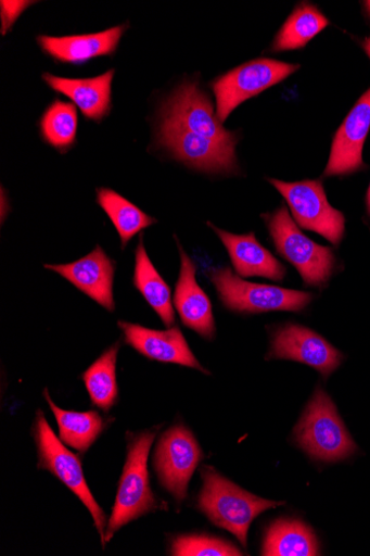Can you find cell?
I'll list each match as a JSON object with an SVG mask.
<instances>
[{
	"mask_svg": "<svg viewBox=\"0 0 370 556\" xmlns=\"http://www.w3.org/2000/svg\"><path fill=\"white\" fill-rule=\"evenodd\" d=\"M203 488L199 496L200 510L217 527L237 536L243 546L252 521L284 502L264 500L242 490L213 468L202 470Z\"/></svg>",
	"mask_w": 370,
	"mask_h": 556,
	"instance_id": "1",
	"label": "cell"
},
{
	"mask_svg": "<svg viewBox=\"0 0 370 556\" xmlns=\"http://www.w3.org/2000/svg\"><path fill=\"white\" fill-rule=\"evenodd\" d=\"M294 434L301 447L316 460L341 462L357 450L333 400L322 388L316 389Z\"/></svg>",
	"mask_w": 370,
	"mask_h": 556,
	"instance_id": "2",
	"label": "cell"
},
{
	"mask_svg": "<svg viewBox=\"0 0 370 556\" xmlns=\"http://www.w3.org/2000/svg\"><path fill=\"white\" fill-rule=\"evenodd\" d=\"M266 219L279 255L292 264L306 286L323 288L332 278L336 258L333 250L305 236L282 206Z\"/></svg>",
	"mask_w": 370,
	"mask_h": 556,
	"instance_id": "3",
	"label": "cell"
},
{
	"mask_svg": "<svg viewBox=\"0 0 370 556\" xmlns=\"http://www.w3.org/2000/svg\"><path fill=\"white\" fill-rule=\"evenodd\" d=\"M155 431H145L131 435L128 443V457L120 480L118 494L105 531V543L126 525L148 515L157 508L150 488L148 472L149 451L155 438Z\"/></svg>",
	"mask_w": 370,
	"mask_h": 556,
	"instance_id": "4",
	"label": "cell"
},
{
	"mask_svg": "<svg viewBox=\"0 0 370 556\" xmlns=\"http://www.w3.org/2000/svg\"><path fill=\"white\" fill-rule=\"evenodd\" d=\"M209 279L224 305L240 314L302 312L314 296L309 292L247 282L235 276L230 268L214 270Z\"/></svg>",
	"mask_w": 370,
	"mask_h": 556,
	"instance_id": "5",
	"label": "cell"
},
{
	"mask_svg": "<svg viewBox=\"0 0 370 556\" xmlns=\"http://www.w3.org/2000/svg\"><path fill=\"white\" fill-rule=\"evenodd\" d=\"M33 434L38 447V468L56 476L82 501L93 518L94 526L104 546V528L105 522H107V516L99 507L88 488L80 460L50 429L44 416L40 412H38L35 419Z\"/></svg>",
	"mask_w": 370,
	"mask_h": 556,
	"instance_id": "6",
	"label": "cell"
},
{
	"mask_svg": "<svg viewBox=\"0 0 370 556\" xmlns=\"http://www.w3.org/2000/svg\"><path fill=\"white\" fill-rule=\"evenodd\" d=\"M285 198L295 222L306 230L317 232L335 245L345 233V217L333 208L320 180L285 182L270 179Z\"/></svg>",
	"mask_w": 370,
	"mask_h": 556,
	"instance_id": "7",
	"label": "cell"
},
{
	"mask_svg": "<svg viewBox=\"0 0 370 556\" xmlns=\"http://www.w3.org/2000/svg\"><path fill=\"white\" fill-rule=\"evenodd\" d=\"M298 68L273 60H256L218 78L213 88L219 121L226 122L244 101L281 83Z\"/></svg>",
	"mask_w": 370,
	"mask_h": 556,
	"instance_id": "8",
	"label": "cell"
},
{
	"mask_svg": "<svg viewBox=\"0 0 370 556\" xmlns=\"http://www.w3.org/2000/svg\"><path fill=\"white\" fill-rule=\"evenodd\" d=\"M202 458L194 435L183 426L171 428L158 441L154 467L163 485L179 503L187 497L190 479Z\"/></svg>",
	"mask_w": 370,
	"mask_h": 556,
	"instance_id": "9",
	"label": "cell"
},
{
	"mask_svg": "<svg viewBox=\"0 0 370 556\" xmlns=\"http://www.w3.org/2000/svg\"><path fill=\"white\" fill-rule=\"evenodd\" d=\"M163 123L180 126L193 134L234 146L237 135L219 121L209 99L195 83L181 85L163 109Z\"/></svg>",
	"mask_w": 370,
	"mask_h": 556,
	"instance_id": "10",
	"label": "cell"
},
{
	"mask_svg": "<svg viewBox=\"0 0 370 556\" xmlns=\"http://www.w3.org/2000/svg\"><path fill=\"white\" fill-rule=\"evenodd\" d=\"M158 142L192 168L215 174L238 170L234 146L193 134L180 126L163 123Z\"/></svg>",
	"mask_w": 370,
	"mask_h": 556,
	"instance_id": "11",
	"label": "cell"
},
{
	"mask_svg": "<svg viewBox=\"0 0 370 556\" xmlns=\"http://www.w3.org/2000/svg\"><path fill=\"white\" fill-rule=\"evenodd\" d=\"M342 353L320 334L289 324L278 328L272 338L268 359H285L305 364L329 378L342 364Z\"/></svg>",
	"mask_w": 370,
	"mask_h": 556,
	"instance_id": "12",
	"label": "cell"
},
{
	"mask_svg": "<svg viewBox=\"0 0 370 556\" xmlns=\"http://www.w3.org/2000/svg\"><path fill=\"white\" fill-rule=\"evenodd\" d=\"M94 300L101 307L115 312L114 282L116 267L105 251L97 245L86 257L67 265H44Z\"/></svg>",
	"mask_w": 370,
	"mask_h": 556,
	"instance_id": "13",
	"label": "cell"
},
{
	"mask_svg": "<svg viewBox=\"0 0 370 556\" xmlns=\"http://www.w3.org/2000/svg\"><path fill=\"white\" fill-rule=\"evenodd\" d=\"M370 129V88L358 99L340 129L326 177L346 176L363 168L362 148Z\"/></svg>",
	"mask_w": 370,
	"mask_h": 556,
	"instance_id": "14",
	"label": "cell"
},
{
	"mask_svg": "<svg viewBox=\"0 0 370 556\" xmlns=\"http://www.w3.org/2000/svg\"><path fill=\"white\" fill-rule=\"evenodd\" d=\"M118 324L124 331L126 343L148 359L177 364L208 374L194 357L179 328L158 331L126 321Z\"/></svg>",
	"mask_w": 370,
	"mask_h": 556,
	"instance_id": "15",
	"label": "cell"
},
{
	"mask_svg": "<svg viewBox=\"0 0 370 556\" xmlns=\"http://www.w3.org/2000/svg\"><path fill=\"white\" fill-rule=\"evenodd\" d=\"M181 256V269L176 287L175 305L182 323L207 340L216 336V323L206 293L197 285L195 266L178 243Z\"/></svg>",
	"mask_w": 370,
	"mask_h": 556,
	"instance_id": "16",
	"label": "cell"
},
{
	"mask_svg": "<svg viewBox=\"0 0 370 556\" xmlns=\"http://www.w3.org/2000/svg\"><path fill=\"white\" fill-rule=\"evenodd\" d=\"M126 28L123 25L97 34L67 37L39 36L38 43L46 54L59 62L82 65L115 54Z\"/></svg>",
	"mask_w": 370,
	"mask_h": 556,
	"instance_id": "17",
	"label": "cell"
},
{
	"mask_svg": "<svg viewBox=\"0 0 370 556\" xmlns=\"http://www.w3.org/2000/svg\"><path fill=\"white\" fill-rule=\"evenodd\" d=\"M213 228L226 245L232 265L241 277H261L275 281H283L286 268L264 248L254 233L234 235L225 231L214 224H207Z\"/></svg>",
	"mask_w": 370,
	"mask_h": 556,
	"instance_id": "18",
	"label": "cell"
},
{
	"mask_svg": "<svg viewBox=\"0 0 370 556\" xmlns=\"http://www.w3.org/2000/svg\"><path fill=\"white\" fill-rule=\"evenodd\" d=\"M114 77V70L88 79L42 75V79L51 89L67 96L82 115L93 122L102 121L112 110Z\"/></svg>",
	"mask_w": 370,
	"mask_h": 556,
	"instance_id": "19",
	"label": "cell"
},
{
	"mask_svg": "<svg viewBox=\"0 0 370 556\" xmlns=\"http://www.w3.org/2000/svg\"><path fill=\"white\" fill-rule=\"evenodd\" d=\"M133 285L164 324L167 327H173L175 324V312L171 290L152 265L146 254L142 236L136 249Z\"/></svg>",
	"mask_w": 370,
	"mask_h": 556,
	"instance_id": "20",
	"label": "cell"
},
{
	"mask_svg": "<svg viewBox=\"0 0 370 556\" xmlns=\"http://www.w3.org/2000/svg\"><path fill=\"white\" fill-rule=\"evenodd\" d=\"M319 542L309 527L298 520H279L267 532L261 554L266 556L319 555Z\"/></svg>",
	"mask_w": 370,
	"mask_h": 556,
	"instance_id": "21",
	"label": "cell"
},
{
	"mask_svg": "<svg viewBox=\"0 0 370 556\" xmlns=\"http://www.w3.org/2000/svg\"><path fill=\"white\" fill-rule=\"evenodd\" d=\"M97 202L116 227L123 248H126L128 242L143 229L156 224L153 217L144 214L132 202L113 189L99 188Z\"/></svg>",
	"mask_w": 370,
	"mask_h": 556,
	"instance_id": "22",
	"label": "cell"
},
{
	"mask_svg": "<svg viewBox=\"0 0 370 556\" xmlns=\"http://www.w3.org/2000/svg\"><path fill=\"white\" fill-rule=\"evenodd\" d=\"M43 395L58 420L61 440L81 453L88 451L104 429V420L100 415L95 412L63 410L51 400L47 389Z\"/></svg>",
	"mask_w": 370,
	"mask_h": 556,
	"instance_id": "23",
	"label": "cell"
},
{
	"mask_svg": "<svg viewBox=\"0 0 370 556\" xmlns=\"http://www.w3.org/2000/svg\"><path fill=\"white\" fill-rule=\"evenodd\" d=\"M119 342L103 352L101 357L82 375L93 406L107 413L118 397L116 376Z\"/></svg>",
	"mask_w": 370,
	"mask_h": 556,
	"instance_id": "24",
	"label": "cell"
},
{
	"mask_svg": "<svg viewBox=\"0 0 370 556\" xmlns=\"http://www.w3.org/2000/svg\"><path fill=\"white\" fill-rule=\"evenodd\" d=\"M330 25L329 20L315 7L303 4L288 18L273 43L275 52L305 47Z\"/></svg>",
	"mask_w": 370,
	"mask_h": 556,
	"instance_id": "25",
	"label": "cell"
},
{
	"mask_svg": "<svg viewBox=\"0 0 370 556\" xmlns=\"http://www.w3.org/2000/svg\"><path fill=\"white\" fill-rule=\"evenodd\" d=\"M78 124L76 108L56 100L42 115L40 130L48 144L65 153L76 142Z\"/></svg>",
	"mask_w": 370,
	"mask_h": 556,
	"instance_id": "26",
	"label": "cell"
},
{
	"mask_svg": "<svg viewBox=\"0 0 370 556\" xmlns=\"http://www.w3.org/2000/svg\"><path fill=\"white\" fill-rule=\"evenodd\" d=\"M176 556H240L242 552L232 543L206 535H182L173 543Z\"/></svg>",
	"mask_w": 370,
	"mask_h": 556,
	"instance_id": "27",
	"label": "cell"
},
{
	"mask_svg": "<svg viewBox=\"0 0 370 556\" xmlns=\"http://www.w3.org/2000/svg\"><path fill=\"white\" fill-rule=\"evenodd\" d=\"M27 4L24 2H2L3 30L9 29L16 22Z\"/></svg>",
	"mask_w": 370,
	"mask_h": 556,
	"instance_id": "28",
	"label": "cell"
},
{
	"mask_svg": "<svg viewBox=\"0 0 370 556\" xmlns=\"http://www.w3.org/2000/svg\"><path fill=\"white\" fill-rule=\"evenodd\" d=\"M362 46H363L365 52L367 53V55L370 59V37L366 38Z\"/></svg>",
	"mask_w": 370,
	"mask_h": 556,
	"instance_id": "29",
	"label": "cell"
},
{
	"mask_svg": "<svg viewBox=\"0 0 370 556\" xmlns=\"http://www.w3.org/2000/svg\"><path fill=\"white\" fill-rule=\"evenodd\" d=\"M367 212L370 215V185L368 187L367 197H366Z\"/></svg>",
	"mask_w": 370,
	"mask_h": 556,
	"instance_id": "30",
	"label": "cell"
},
{
	"mask_svg": "<svg viewBox=\"0 0 370 556\" xmlns=\"http://www.w3.org/2000/svg\"><path fill=\"white\" fill-rule=\"evenodd\" d=\"M365 5H366V9H367V11H368V13L370 15V2H366Z\"/></svg>",
	"mask_w": 370,
	"mask_h": 556,
	"instance_id": "31",
	"label": "cell"
}]
</instances>
